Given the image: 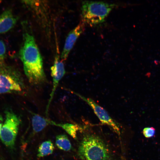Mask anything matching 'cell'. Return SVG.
Returning a JSON list of instances; mask_svg holds the SVG:
<instances>
[{
	"instance_id": "obj_1",
	"label": "cell",
	"mask_w": 160,
	"mask_h": 160,
	"mask_svg": "<svg viewBox=\"0 0 160 160\" xmlns=\"http://www.w3.org/2000/svg\"><path fill=\"white\" fill-rule=\"evenodd\" d=\"M23 24V41L19 56L30 83L39 85L46 81L42 58L29 25L27 22Z\"/></svg>"
},
{
	"instance_id": "obj_2",
	"label": "cell",
	"mask_w": 160,
	"mask_h": 160,
	"mask_svg": "<svg viewBox=\"0 0 160 160\" xmlns=\"http://www.w3.org/2000/svg\"><path fill=\"white\" fill-rule=\"evenodd\" d=\"M79 157L83 160H108L109 151L103 141L92 134L85 135L78 150Z\"/></svg>"
},
{
	"instance_id": "obj_3",
	"label": "cell",
	"mask_w": 160,
	"mask_h": 160,
	"mask_svg": "<svg viewBox=\"0 0 160 160\" xmlns=\"http://www.w3.org/2000/svg\"><path fill=\"white\" fill-rule=\"evenodd\" d=\"M116 6L102 1H84L81 9L82 22L91 26L101 24Z\"/></svg>"
},
{
	"instance_id": "obj_4",
	"label": "cell",
	"mask_w": 160,
	"mask_h": 160,
	"mask_svg": "<svg viewBox=\"0 0 160 160\" xmlns=\"http://www.w3.org/2000/svg\"><path fill=\"white\" fill-rule=\"evenodd\" d=\"M25 87L20 72L15 67L0 63V94L23 93Z\"/></svg>"
},
{
	"instance_id": "obj_5",
	"label": "cell",
	"mask_w": 160,
	"mask_h": 160,
	"mask_svg": "<svg viewBox=\"0 0 160 160\" xmlns=\"http://www.w3.org/2000/svg\"><path fill=\"white\" fill-rule=\"evenodd\" d=\"M5 113V119L1 129L0 138L6 147L13 148L21 121L18 116L11 110L6 111Z\"/></svg>"
},
{
	"instance_id": "obj_6",
	"label": "cell",
	"mask_w": 160,
	"mask_h": 160,
	"mask_svg": "<svg viewBox=\"0 0 160 160\" xmlns=\"http://www.w3.org/2000/svg\"><path fill=\"white\" fill-rule=\"evenodd\" d=\"M86 102L91 107L95 114L103 124L111 127L119 135L120 130L119 125L109 115L107 112L102 107L98 105L92 99L86 98L80 95L71 91Z\"/></svg>"
},
{
	"instance_id": "obj_7",
	"label": "cell",
	"mask_w": 160,
	"mask_h": 160,
	"mask_svg": "<svg viewBox=\"0 0 160 160\" xmlns=\"http://www.w3.org/2000/svg\"><path fill=\"white\" fill-rule=\"evenodd\" d=\"M63 61L61 58L60 59L58 56H56L55 58L53 65L51 68L53 86L46 108V113L47 114L48 113L50 105L59 81L65 73V68Z\"/></svg>"
},
{
	"instance_id": "obj_8",
	"label": "cell",
	"mask_w": 160,
	"mask_h": 160,
	"mask_svg": "<svg viewBox=\"0 0 160 160\" xmlns=\"http://www.w3.org/2000/svg\"><path fill=\"white\" fill-rule=\"evenodd\" d=\"M22 3L26 6L34 14L39 21H42V25L44 24V27L46 24H48V15L46 3L44 1L36 0H23Z\"/></svg>"
},
{
	"instance_id": "obj_9",
	"label": "cell",
	"mask_w": 160,
	"mask_h": 160,
	"mask_svg": "<svg viewBox=\"0 0 160 160\" xmlns=\"http://www.w3.org/2000/svg\"><path fill=\"white\" fill-rule=\"evenodd\" d=\"M85 24L82 22L80 23L68 34L60 58L62 60H65L73 47L77 39L84 31Z\"/></svg>"
},
{
	"instance_id": "obj_10",
	"label": "cell",
	"mask_w": 160,
	"mask_h": 160,
	"mask_svg": "<svg viewBox=\"0 0 160 160\" xmlns=\"http://www.w3.org/2000/svg\"><path fill=\"white\" fill-rule=\"evenodd\" d=\"M18 19L11 9L5 10L0 15V34L7 33L14 28Z\"/></svg>"
},
{
	"instance_id": "obj_11",
	"label": "cell",
	"mask_w": 160,
	"mask_h": 160,
	"mask_svg": "<svg viewBox=\"0 0 160 160\" xmlns=\"http://www.w3.org/2000/svg\"><path fill=\"white\" fill-rule=\"evenodd\" d=\"M32 115V124L33 132L38 133L42 131L47 126L52 125V121L40 115L30 111Z\"/></svg>"
},
{
	"instance_id": "obj_12",
	"label": "cell",
	"mask_w": 160,
	"mask_h": 160,
	"mask_svg": "<svg viewBox=\"0 0 160 160\" xmlns=\"http://www.w3.org/2000/svg\"><path fill=\"white\" fill-rule=\"evenodd\" d=\"M55 144L58 148L65 151H69L72 148L71 143L65 134H60L56 136Z\"/></svg>"
},
{
	"instance_id": "obj_13",
	"label": "cell",
	"mask_w": 160,
	"mask_h": 160,
	"mask_svg": "<svg viewBox=\"0 0 160 160\" xmlns=\"http://www.w3.org/2000/svg\"><path fill=\"white\" fill-rule=\"evenodd\" d=\"M54 149V145L51 140L45 141L39 145L37 156L40 158L51 154L53 153Z\"/></svg>"
},
{
	"instance_id": "obj_14",
	"label": "cell",
	"mask_w": 160,
	"mask_h": 160,
	"mask_svg": "<svg viewBox=\"0 0 160 160\" xmlns=\"http://www.w3.org/2000/svg\"><path fill=\"white\" fill-rule=\"evenodd\" d=\"M52 125L61 127L74 139L76 138V133L79 127L77 125L70 123L58 124L52 122Z\"/></svg>"
},
{
	"instance_id": "obj_15",
	"label": "cell",
	"mask_w": 160,
	"mask_h": 160,
	"mask_svg": "<svg viewBox=\"0 0 160 160\" xmlns=\"http://www.w3.org/2000/svg\"><path fill=\"white\" fill-rule=\"evenodd\" d=\"M6 56V49L4 41L0 40V63H4Z\"/></svg>"
},
{
	"instance_id": "obj_16",
	"label": "cell",
	"mask_w": 160,
	"mask_h": 160,
	"mask_svg": "<svg viewBox=\"0 0 160 160\" xmlns=\"http://www.w3.org/2000/svg\"><path fill=\"white\" fill-rule=\"evenodd\" d=\"M143 133L145 137H151L155 134V129L153 127H146L143 129Z\"/></svg>"
},
{
	"instance_id": "obj_17",
	"label": "cell",
	"mask_w": 160,
	"mask_h": 160,
	"mask_svg": "<svg viewBox=\"0 0 160 160\" xmlns=\"http://www.w3.org/2000/svg\"><path fill=\"white\" fill-rule=\"evenodd\" d=\"M3 118L0 114V136L1 129L3 125Z\"/></svg>"
},
{
	"instance_id": "obj_18",
	"label": "cell",
	"mask_w": 160,
	"mask_h": 160,
	"mask_svg": "<svg viewBox=\"0 0 160 160\" xmlns=\"http://www.w3.org/2000/svg\"><path fill=\"white\" fill-rule=\"evenodd\" d=\"M1 1H0V3H1Z\"/></svg>"
}]
</instances>
